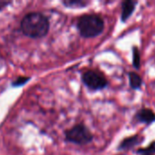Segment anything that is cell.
Segmentation results:
<instances>
[{
	"label": "cell",
	"instance_id": "obj_8",
	"mask_svg": "<svg viewBox=\"0 0 155 155\" xmlns=\"http://www.w3.org/2000/svg\"><path fill=\"white\" fill-rule=\"evenodd\" d=\"M129 78H130V84H131L132 88L139 89L142 86L143 81L138 74H136L134 72H131V73H129Z\"/></svg>",
	"mask_w": 155,
	"mask_h": 155
},
{
	"label": "cell",
	"instance_id": "obj_9",
	"mask_svg": "<svg viewBox=\"0 0 155 155\" xmlns=\"http://www.w3.org/2000/svg\"><path fill=\"white\" fill-rule=\"evenodd\" d=\"M65 5L69 7H83L88 5V2L79 1V0H71V1H63L62 2Z\"/></svg>",
	"mask_w": 155,
	"mask_h": 155
},
{
	"label": "cell",
	"instance_id": "obj_6",
	"mask_svg": "<svg viewBox=\"0 0 155 155\" xmlns=\"http://www.w3.org/2000/svg\"><path fill=\"white\" fill-rule=\"evenodd\" d=\"M136 2L134 1H124L122 3V22H125L130 16L133 13L134 9H135V5H136Z\"/></svg>",
	"mask_w": 155,
	"mask_h": 155
},
{
	"label": "cell",
	"instance_id": "obj_5",
	"mask_svg": "<svg viewBox=\"0 0 155 155\" xmlns=\"http://www.w3.org/2000/svg\"><path fill=\"white\" fill-rule=\"evenodd\" d=\"M135 118L141 122V123H145V124H152L155 121V114L150 109H142L140 110L136 115Z\"/></svg>",
	"mask_w": 155,
	"mask_h": 155
},
{
	"label": "cell",
	"instance_id": "obj_13",
	"mask_svg": "<svg viewBox=\"0 0 155 155\" xmlns=\"http://www.w3.org/2000/svg\"><path fill=\"white\" fill-rule=\"evenodd\" d=\"M11 4V2H7V1H1L0 2V10L1 9H4L6 5H10Z\"/></svg>",
	"mask_w": 155,
	"mask_h": 155
},
{
	"label": "cell",
	"instance_id": "obj_12",
	"mask_svg": "<svg viewBox=\"0 0 155 155\" xmlns=\"http://www.w3.org/2000/svg\"><path fill=\"white\" fill-rule=\"evenodd\" d=\"M28 80H29V77L20 76V77H18L17 79H16V81L13 82L12 85H13V86H16V87H18V86H21V85L25 84L26 83H27Z\"/></svg>",
	"mask_w": 155,
	"mask_h": 155
},
{
	"label": "cell",
	"instance_id": "obj_3",
	"mask_svg": "<svg viewBox=\"0 0 155 155\" xmlns=\"http://www.w3.org/2000/svg\"><path fill=\"white\" fill-rule=\"evenodd\" d=\"M66 141L79 145H85L93 140L90 131L82 124H77L65 132Z\"/></svg>",
	"mask_w": 155,
	"mask_h": 155
},
{
	"label": "cell",
	"instance_id": "obj_2",
	"mask_svg": "<svg viewBox=\"0 0 155 155\" xmlns=\"http://www.w3.org/2000/svg\"><path fill=\"white\" fill-rule=\"evenodd\" d=\"M77 27L82 37L91 38L103 32L104 21L98 15H84L79 17Z\"/></svg>",
	"mask_w": 155,
	"mask_h": 155
},
{
	"label": "cell",
	"instance_id": "obj_14",
	"mask_svg": "<svg viewBox=\"0 0 155 155\" xmlns=\"http://www.w3.org/2000/svg\"><path fill=\"white\" fill-rule=\"evenodd\" d=\"M142 155H150V154H142Z\"/></svg>",
	"mask_w": 155,
	"mask_h": 155
},
{
	"label": "cell",
	"instance_id": "obj_7",
	"mask_svg": "<svg viewBox=\"0 0 155 155\" xmlns=\"http://www.w3.org/2000/svg\"><path fill=\"white\" fill-rule=\"evenodd\" d=\"M139 143V137L137 135L135 136H132V137H129V138H126L124 139L122 143L120 144V147L119 149H122V150H127V149H130L133 146H135L137 143Z\"/></svg>",
	"mask_w": 155,
	"mask_h": 155
},
{
	"label": "cell",
	"instance_id": "obj_10",
	"mask_svg": "<svg viewBox=\"0 0 155 155\" xmlns=\"http://www.w3.org/2000/svg\"><path fill=\"white\" fill-rule=\"evenodd\" d=\"M138 153L141 154H150L155 155V142L152 143L147 148H143V149H139L137 151Z\"/></svg>",
	"mask_w": 155,
	"mask_h": 155
},
{
	"label": "cell",
	"instance_id": "obj_1",
	"mask_svg": "<svg viewBox=\"0 0 155 155\" xmlns=\"http://www.w3.org/2000/svg\"><path fill=\"white\" fill-rule=\"evenodd\" d=\"M20 28L24 35L31 38H41L49 31V21L41 13L32 12L24 16Z\"/></svg>",
	"mask_w": 155,
	"mask_h": 155
},
{
	"label": "cell",
	"instance_id": "obj_11",
	"mask_svg": "<svg viewBox=\"0 0 155 155\" xmlns=\"http://www.w3.org/2000/svg\"><path fill=\"white\" fill-rule=\"evenodd\" d=\"M141 59H140V53L137 47H133V65L135 68H140Z\"/></svg>",
	"mask_w": 155,
	"mask_h": 155
},
{
	"label": "cell",
	"instance_id": "obj_4",
	"mask_svg": "<svg viewBox=\"0 0 155 155\" xmlns=\"http://www.w3.org/2000/svg\"><path fill=\"white\" fill-rule=\"evenodd\" d=\"M82 81L84 84L94 91L101 90L108 85V81L105 76L96 71H87L82 74Z\"/></svg>",
	"mask_w": 155,
	"mask_h": 155
}]
</instances>
